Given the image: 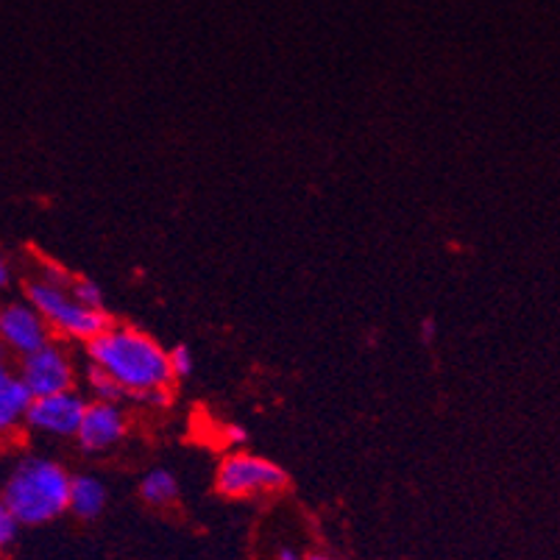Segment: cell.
Listing matches in <instances>:
<instances>
[{
	"instance_id": "5",
	"label": "cell",
	"mask_w": 560,
	"mask_h": 560,
	"mask_svg": "<svg viewBox=\"0 0 560 560\" xmlns=\"http://www.w3.org/2000/svg\"><path fill=\"white\" fill-rule=\"evenodd\" d=\"M18 376L23 382V388L28 390L32 399L50 394H65V390H73L75 385V365L70 358L68 346L62 340H50L43 349H37L34 354L23 358L18 363Z\"/></svg>"
},
{
	"instance_id": "14",
	"label": "cell",
	"mask_w": 560,
	"mask_h": 560,
	"mask_svg": "<svg viewBox=\"0 0 560 560\" xmlns=\"http://www.w3.org/2000/svg\"><path fill=\"white\" fill-rule=\"evenodd\" d=\"M167 365H171V374L173 380H182V376H190L192 374V351L187 346H176V349L167 351Z\"/></svg>"
},
{
	"instance_id": "3",
	"label": "cell",
	"mask_w": 560,
	"mask_h": 560,
	"mask_svg": "<svg viewBox=\"0 0 560 560\" xmlns=\"http://www.w3.org/2000/svg\"><path fill=\"white\" fill-rule=\"evenodd\" d=\"M70 279L73 273L59 265H43V271L25 284V302L37 310L54 338L90 343L109 327L112 320L106 310H90L75 302L70 293Z\"/></svg>"
},
{
	"instance_id": "20",
	"label": "cell",
	"mask_w": 560,
	"mask_h": 560,
	"mask_svg": "<svg viewBox=\"0 0 560 560\" xmlns=\"http://www.w3.org/2000/svg\"><path fill=\"white\" fill-rule=\"evenodd\" d=\"M307 560H335V558H329V555H320V552H315V555H310Z\"/></svg>"
},
{
	"instance_id": "17",
	"label": "cell",
	"mask_w": 560,
	"mask_h": 560,
	"mask_svg": "<svg viewBox=\"0 0 560 560\" xmlns=\"http://www.w3.org/2000/svg\"><path fill=\"white\" fill-rule=\"evenodd\" d=\"M9 282H12V268H9V259L0 254V293L9 288Z\"/></svg>"
},
{
	"instance_id": "10",
	"label": "cell",
	"mask_w": 560,
	"mask_h": 560,
	"mask_svg": "<svg viewBox=\"0 0 560 560\" xmlns=\"http://www.w3.org/2000/svg\"><path fill=\"white\" fill-rule=\"evenodd\" d=\"M106 508V486L93 475L70 477L68 511L79 518H98Z\"/></svg>"
},
{
	"instance_id": "19",
	"label": "cell",
	"mask_w": 560,
	"mask_h": 560,
	"mask_svg": "<svg viewBox=\"0 0 560 560\" xmlns=\"http://www.w3.org/2000/svg\"><path fill=\"white\" fill-rule=\"evenodd\" d=\"M277 560H307V558H302V555L293 552V549H282V552L277 555Z\"/></svg>"
},
{
	"instance_id": "18",
	"label": "cell",
	"mask_w": 560,
	"mask_h": 560,
	"mask_svg": "<svg viewBox=\"0 0 560 560\" xmlns=\"http://www.w3.org/2000/svg\"><path fill=\"white\" fill-rule=\"evenodd\" d=\"M432 338H435V320L424 318V324H421V340H424V343H432Z\"/></svg>"
},
{
	"instance_id": "12",
	"label": "cell",
	"mask_w": 560,
	"mask_h": 560,
	"mask_svg": "<svg viewBox=\"0 0 560 560\" xmlns=\"http://www.w3.org/2000/svg\"><path fill=\"white\" fill-rule=\"evenodd\" d=\"M70 293L79 304L90 310H104V290H101L98 282L86 277H73L70 279Z\"/></svg>"
},
{
	"instance_id": "16",
	"label": "cell",
	"mask_w": 560,
	"mask_h": 560,
	"mask_svg": "<svg viewBox=\"0 0 560 560\" xmlns=\"http://www.w3.org/2000/svg\"><path fill=\"white\" fill-rule=\"evenodd\" d=\"M223 435H226L229 444H237V446L246 444V441H248V430H246V427H241V424H229L226 430H223Z\"/></svg>"
},
{
	"instance_id": "2",
	"label": "cell",
	"mask_w": 560,
	"mask_h": 560,
	"mask_svg": "<svg viewBox=\"0 0 560 560\" xmlns=\"http://www.w3.org/2000/svg\"><path fill=\"white\" fill-rule=\"evenodd\" d=\"M70 475L65 466L43 455H28L12 466L0 499L20 527H43L68 513Z\"/></svg>"
},
{
	"instance_id": "9",
	"label": "cell",
	"mask_w": 560,
	"mask_h": 560,
	"mask_svg": "<svg viewBox=\"0 0 560 560\" xmlns=\"http://www.w3.org/2000/svg\"><path fill=\"white\" fill-rule=\"evenodd\" d=\"M28 405H32V396L23 388L9 351L0 346V444H12L25 430Z\"/></svg>"
},
{
	"instance_id": "15",
	"label": "cell",
	"mask_w": 560,
	"mask_h": 560,
	"mask_svg": "<svg viewBox=\"0 0 560 560\" xmlns=\"http://www.w3.org/2000/svg\"><path fill=\"white\" fill-rule=\"evenodd\" d=\"M18 529H20V524L14 522L12 513H9V508L3 505V499H0V552L12 547L14 538H18Z\"/></svg>"
},
{
	"instance_id": "8",
	"label": "cell",
	"mask_w": 560,
	"mask_h": 560,
	"mask_svg": "<svg viewBox=\"0 0 560 560\" xmlns=\"http://www.w3.org/2000/svg\"><path fill=\"white\" fill-rule=\"evenodd\" d=\"M129 432V416L117 401H86L75 441L84 452H106Z\"/></svg>"
},
{
	"instance_id": "13",
	"label": "cell",
	"mask_w": 560,
	"mask_h": 560,
	"mask_svg": "<svg viewBox=\"0 0 560 560\" xmlns=\"http://www.w3.org/2000/svg\"><path fill=\"white\" fill-rule=\"evenodd\" d=\"M86 385H90V390L95 394V401H117V405H120V399H126L124 390L117 388L115 382H112L104 371L93 369V365H90V371H86Z\"/></svg>"
},
{
	"instance_id": "6",
	"label": "cell",
	"mask_w": 560,
	"mask_h": 560,
	"mask_svg": "<svg viewBox=\"0 0 560 560\" xmlns=\"http://www.w3.org/2000/svg\"><path fill=\"white\" fill-rule=\"evenodd\" d=\"M84 407L86 399L75 394V388L65 390V394L39 396V399H32L25 410V430L50 438H75Z\"/></svg>"
},
{
	"instance_id": "7",
	"label": "cell",
	"mask_w": 560,
	"mask_h": 560,
	"mask_svg": "<svg viewBox=\"0 0 560 560\" xmlns=\"http://www.w3.org/2000/svg\"><path fill=\"white\" fill-rule=\"evenodd\" d=\"M50 340L54 335H50L48 324L28 302H9L0 307V346L9 351L12 360L28 358Z\"/></svg>"
},
{
	"instance_id": "11",
	"label": "cell",
	"mask_w": 560,
	"mask_h": 560,
	"mask_svg": "<svg viewBox=\"0 0 560 560\" xmlns=\"http://www.w3.org/2000/svg\"><path fill=\"white\" fill-rule=\"evenodd\" d=\"M140 497L149 502L151 508H167L179 499V482L167 468H154L149 475L142 477L140 482Z\"/></svg>"
},
{
	"instance_id": "4",
	"label": "cell",
	"mask_w": 560,
	"mask_h": 560,
	"mask_svg": "<svg viewBox=\"0 0 560 560\" xmlns=\"http://www.w3.org/2000/svg\"><path fill=\"white\" fill-rule=\"evenodd\" d=\"M284 486H288L284 468L248 452H232L223 457L215 475V488L229 499L279 493Z\"/></svg>"
},
{
	"instance_id": "1",
	"label": "cell",
	"mask_w": 560,
	"mask_h": 560,
	"mask_svg": "<svg viewBox=\"0 0 560 560\" xmlns=\"http://www.w3.org/2000/svg\"><path fill=\"white\" fill-rule=\"evenodd\" d=\"M86 358L129 399L154 407L171 401L173 374L167 365V349H162L151 335L124 324H109L98 338L86 343Z\"/></svg>"
}]
</instances>
